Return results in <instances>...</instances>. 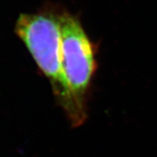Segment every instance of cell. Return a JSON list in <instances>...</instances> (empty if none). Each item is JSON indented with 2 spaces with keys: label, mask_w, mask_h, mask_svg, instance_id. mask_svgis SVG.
I'll return each mask as SVG.
<instances>
[{
  "label": "cell",
  "mask_w": 157,
  "mask_h": 157,
  "mask_svg": "<svg viewBox=\"0 0 157 157\" xmlns=\"http://www.w3.org/2000/svg\"><path fill=\"white\" fill-rule=\"evenodd\" d=\"M60 21L63 72L73 97L83 107V97L95 69L94 51L76 17L66 13Z\"/></svg>",
  "instance_id": "obj_2"
},
{
  "label": "cell",
  "mask_w": 157,
  "mask_h": 157,
  "mask_svg": "<svg viewBox=\"0 0 157 157\" xmlns=\"http://www.w3.org/2000/svg\"><path fill=\"white\" fill-rule=\"evenodd\" d=\"M15 31L49 78L71 120L77 125L82 122L84 107L73 97L62 67L60 16L50 12L21 14Z\"/></svg>",
  "instance_id": "obj_1"
}]
</instances>
